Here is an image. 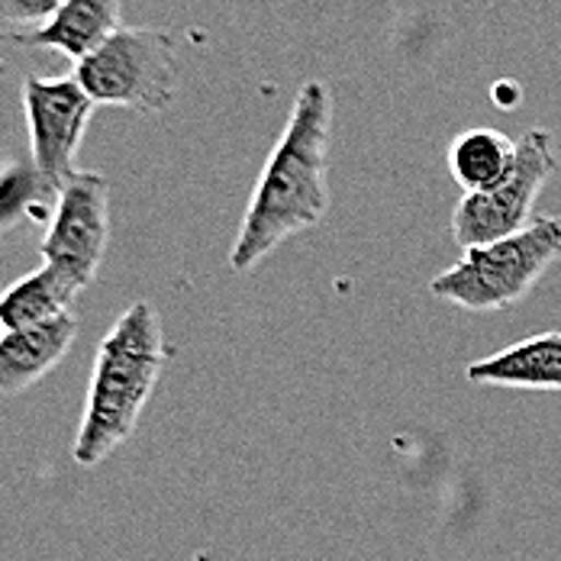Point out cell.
I'll list each match as a JSON object with an SVG mask.
<instances>
[{"label":"cell","instance_id":"cell-15","mask_svg":"<svg viewBox=\"0 0 561 561\" xmlns=\"http://www.w3.org/2000/svg\"><path fill=\"white\" fill-rule=\"evenodd\" d=\"M0 336H3V327H0Z\"/></svg>","mask_w":561,"mask_h":561},{"label":"cell","instance_id":"cell-12","mask_svg":"<svg viewBox=\"0 0 561 561\" xmlns=\"http://www.w3.org/2000/svg\"><path fill=\"white\" fill-rule=\"evenodd\" d=\"M446 162L455 184L465 194H481L510 174L516 162V142H510V136H504L501 129L474 126L451 139Z\"/></svg>","mask_w":561,"mask_h":561},{"label":"cell","instance_id":"cell-14","mask_svg":"<svg viewBox=\"0 0 561 561\" xmlns=\"http://www.w3.org/2000/svg\"><path fill=\"white\" fill-rule=\"evenodd\" d=\"M65 0H0V39L30 46L58 16Z\"/></svg>","mask_w":561,"mask_h":561},{"label":"cell","instance_id":"cell-3","mask_svg":"<svg viewBox=\"0 0 561 561\" xmlns=\"http://www.w3.org/2000/svg\"><path fill=\"white\" fill-rule=\"evenodd\" d=\"M561 262V220L536 217L501 242L468 249L461 262L430 280L439 300L471 313H494L519 304Z\"/></svg>","mask_w":561,"mask_h":561},{"label":"cell","instance_id":"cell-5","mask_svg":"<svg viewBox=\"0 0 561 561\" xmlns=\"http://www.w3.org/2000/svg\"><path fill=\"white\" fill-rule=\"evenodd\" d=\"M559 169L556 136L542 126H533L516 142V162L501 184L481 194H465L451 214V236L468 252L478 245L501 242L506 236L533 224V207L546 181Z\"/></svg>","mask_w":561,"mask_h":561},{"label":"cell","instance_id":"cell-8","mask_svg":"<svg viewBox=\"0 0 561 561\" xmlns=\"http://www.w3.org/2000/svg\"><path fill=\"white\" fill-rule=\"evenodd\" d=\"M78 339V317L65 313L43 327L3 330L0 336V393L16 397L39 385Z\"/></svg>","mask_w":561,"mask_h":561},{"label":"cell","instance_id":"cell-4","mask_svg":"<svg viewBox=\"0 0 561 561\" xmlns=\"http://www.w3.org/2000/svg\"><path fill=\"white\" fill-rule=\"evenodd\" d=\"M178 36L156 26H119L94 53L75 61V81L101 107L159 113L178 94Z\"/></svg>","mask_w":561,"mask_h":561},{"label":"cell","instance_id":"cell-2","mask_svg":"<svg viewBox=\"0 0 561 561\" xmlns=\"http://www.w3.org/2000/svg\"><path fill=\"white\" fill-rule=\"evenodd\" d=\"M165 358L169 348L156 307L146 300L133 304L101 339L94 355L88 400L71 449L81 468L101 465L136 433Z\"/></svg>","mask_w":561,"mask_h":561},{"label":"cell","instance_id":"cell-7","mask_svg":"<svg viewBox=\"0 0 561 561\" xmlns=\"http://www.w3.org/2000/svg\"><path fill=\"white\" fill-rule=\"evenodd\" d=\"M94 101L71 78H26L23 81V111L30 126L33 169L53 187L78 174L75 156L81 149L84 129L94 116Z\"/></svg>","mask_w":561,"mask_h":561},{"label":"cell","instance_id":"cell-9","mask_svg":"<svg viewBox=\"0 0 561 561\" xmlns=\"http://www.w3.org/2000/svg\"><path fill=\"white\" fill-rule=\"evenodd\" d=\"M468 381L506 391H561V333H539L468 365Z\"/></svg>","mask_w":561,"mask_h":561},{"label":"cell","instance_id":"cell-10","mask_svg":"<svg viewBox=\"0 0 561 561\" xmlns=\"http://www.w3.org/2000/svg\"><path fill=\"white\" fill-rule=\"evenodd\" d=\"M78 294H81V287L75 280L65 278L53 265H43V268L30 272L26 278L13 280L0 294V327L3 330L43 327L49 320L71 313Z\"/></svg>","mask_w":561,"mask_h":561},{"label":"cell","instance_id":"cell-11","mask_svg":"<svg viewBox=\"0 0 561 561\" xmlns=\"http://www.w3.org/2000/svg\"><path fill=\"white\" fill-rule=\"evenodd\" d=\"M119 26H123V0H65L53 26L43 36H36L30 46L56 49L61 56L81 61Z\"/></svg>","mask_w":561,"mask_h":561},{"label":"cell","instance_id":"cell-13","mask_svg":"<svg viewBox=\"0 0 561 561\" xmlns=\"http://www.w3.org/2000/svg\"><path fill=\"white\" fill-rule=\"evenodd\" d=\"M49 197L58 194L36 174L33 162L0 159V239H7L26 220H36Z\"/></svg>","mask_w":561,"mask_h":561},{"label":"cell","instance_id":"cell-6","mask_svg":"<svg viewBox=\"0 0 561 561\" xmlns=\"http://www.w3.org/2000/svg\"><path fill=\"white\" fill-rule=\"evenodd\" d=\"M111 242V184L94 171L71 174L56 197V210L43 236V265H53L88 290L104 265Z\"/></svg>","mask_w":561,"mask_h":561},{"label":"cell","instance_id":"cell-1","mask_svg":"<svg viewBox=\"0 0 561 561\" xmlns=\"http://www.w3.org/2000/svg\"><path fill=\"white\" fill-rule=\"evenodd\" d=\"M333 119V88L327 81H307L242 214L229 252L232 272H252L280 242L327 220Z\"/></svg>","mask_w":561,"mask_h":561}]
</instances>
